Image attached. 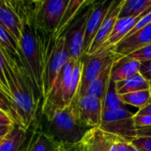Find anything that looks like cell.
<instances>
[{
    "instance_id": "1",
    "label": "cell",
    "mask_w": 151,
    "mask_h": 151,
    "mask_svg": "<svg viewBox=\"0 0 151 151\" xmlns=\"http://www.w3.org/2000/svg\"><path fill=\"white\" fill-rule=\"evenodd\" d=\"M40 1H9L21 23L19 47L21 61L42 98V76L53 35L42 27L36 19Z\"/></svg>"
},
{
    "instance_id": "2",
    "label": "cell",
    "mask_w": 151,
    "mask_h": 151,
    "mask_svg": "<svg viewBox=\"0 0 151 151\" xmlns=\"http://www.w3.org/2000/svg\"><path fill=\"white\" fill-rule=\"evenodd\" d=\"M0 48L4 57L6 78L16 123L27 130L36 119L39 101L42 98L19 57L1 46Z\"/></svg>"
},
{
    "instance_id": "3",
    "label": "cell",
    "mask_w": 151,
    "mask_h": 151,
    "mask_svg": "<svg viewBox=\"0 0 151 151\" xmlns=\"http://www.w3.org/2000/svg\"><path fill=\"white\" fill-rule=\"evenodd\" d=\"M89 129L91 128L86 127L80 119L75 97L69 105L56 111L48 120L47 134L67 150L71 147L78 148Z\"/></svg>"
},
{
    "instance_id": "4",
    "label": "cell",
    "mask_w": 151,
    "mask_h": 151,
    "mask_svg": "<svg viewBox=\"0 0 151 151\" xmlns=\"http://www.w3.org/2000/svg\"><path fill=\"white\" fill-rule=\"evenodd\" d=\"M134 115L126 106L103 112L99 128L106 134L131 143L138 134V128L134 121Z\"/></svg>"
},
{
    "instance_id": "5",
    "label": "cell",
    "mask_w": 151,
    "mask_h": 151,
    "mask_svg": "<svg viewBox=\"0 0 151 151\" xmlns=\"http://www.w3.org/2000/svg\"><path fill=\"white\" fill-rule=\"evenodd\" d=\"M77 60L70 59L60 70L51 89L42 103V112L47 120L50 119L56 111L68 105V91L72 73Z\"/></svg>"
},
{
    "instance_id": "6",
    "label": "cell",
    "mask_w": 151,
    "mask_h": 151,
    "mask_svg": "<svg viewBox=\"0 0 151 151\" xmlns=\"http://www.w3.org/2000/svg\"><path fill=\"white\" fill-rule=\"evenodd\" d=\"M94 4L95 1H88V3L81 10V12L79 13L63 35L65 40V48L70 59L79 60L84 54L83 48L86 28L89 15L94 8Z\"/></svg>"
},
{
    "instance_id": "7",
    "label": "cell",
    "mask_w": 151,
    "mask_h": 151,
    "mask_svg": "<svg viewBox=\"0 0 151 151\" xmlns=\"http://www.w3.org/2000/svg\"><path fill=\"white\" fill-rule=\"evenodd\" d=\"M117 56L115 55L113 49H106L104 50H99L95 54L88 55L83 54L81 58L82 69L81 84L78 93V97L84 96L88 86L93 81L111 64H112Z\"/></svg>"
},
{
    "instance_id": "8",
    "label": "cell",
    "mask_w": 151,
    "mask_h": 151,
    "mask_svg": "<svg viewBox=\"0 0 151 151\" xmlns=\"http://www.w3.org/2000/svg\"><path fill=\"white\" fill-rule=\"evenodd\" d=\"M70 60L64 35L53 40L42 76V100L45 99L62 67Z\"/></svg>"
},
{
    "instance_id": "9",
    "label": "cell",
    "mask_w": 151,
    "mask_h": 151,
    "mask_svg": "<svg viewBox=\"0 0 151 151\" xmlns=\"http://www.w3.org/2000/svg\"><path fill=\"white\" fill-rule=\"evenodd\" d=\"M70 0L40 1L36 19L38 24L54 35L58 29Z\"/></svg>"
},
{
    "instance_id": "10",
    "label": "cell",
    "mask_w": 151,
    "mask_h": 151,
    "mask_svg": "<svg viewBox=\"0 0 151 151\" xmlns=\"http://www.w3.org/2000/svg\"><path fill=\"white\" fill-rule=\"evenodd\" d=\"M77 98V109L81 122L88 128H99L103 117V102L94 96Z\"/></svg>"
},
{
    "instance_id": "11",
    "label": "cell",
    "mask_w": 151,
    "mask_h": 151,
    "mask_svg": "<svg viewBox=\"0 0 151 151\" xmlns=\"http://www.w3.org/2000/svg\"><path fill=\"white\" fill-rule=\"evenodd\" d=\"M124 2H125V0L111 2V4L107 12V15L104 18L95 39L93 40V42L86 54H88V55L95 54L103 46V44L107 41V39L111 35V34L116 25V22L119 17V13H120L121 8L124 4Z\"/></svg>"
},
{
    "instance_id": "12",
    "label": "cell",
    "mask_w": 151,
    "mask_h": 151,
    "mask_svg": "<svg viewBox=\"0 0 151 151\" xmlns=\"http://www.w3.org/2000/svg\"><path fill=\"white\" fill-rule=\"evenodd\" d=\"M151 43V23L136 31L130 36L125 37L112 49L116 56L125 57Z\"/></svg>"
},
{
    "instance_id": "13",
    "label": "cell",
    "mask_w": 151,
    "mask_h": 151,
    "mask_svg": "<svg viewBox=\"0 0 151 151\" xmlns=\"http://www.w3.org/2000/svg\"><path fill=\"white\" fill-rule=\"evenodd\" d=\"M112 1L105 0L102 2H95L94 8L92 12L89 15L87 28H86V35H85V41H84V54H86L95 39L104 18L107 15V12L110 9Z\"/></svg>"
},
{
    "instance_id": "14",
    "label": "cell",
    "mask_w": 151,
    "mask_h": 151,
    "mask_svg": "<svg viewBox=\"0 0 151 151\" xmlns=\"http://www.w3.org/2000/svg\"><path fill=\"white\" fill-rule=\"evenodd\" d=\"M114 138L100 128H91L85 134L78 149L79 151H109Z\"/></svg>"
},
{
    "instance_id": "15",
    "label": "cell",
    "mask_w": 151,
    "mask_h": 151,
    "mask_svg": "<svg viewBox=\"0 0 151 151\" xmlns=\"http://www.w3.org/2000/svg\"><path fill=\"white\" fill-rule=\"evenodd\" d=\"M141 62L129 57H118L115 58L111 71V80L115 82L125 81L140 73Z\"/></svg>"
},
{
    "instance_id": "16",
    "label": "cell",
    "mask_w": 151,
    "mask_h": 151,
    "mask_svg": "<svg viewBox=\"0 0 151 151\" xmlns=\"http://www.w3.org/2000/svg\"><path fill=\"white\" fill-rule=\"evenodd\" d=\"M0 25L19 43L21 36V23L9 1L0 0Z\"/></svg>"
},
{
    "instance_id": "17",
    "label": "cell",
    "mask_w": 151,
    "mask_h": 151,
    "mask_svg": "<svg viewBox=\"0 0 151 151\" xmlns=\"http://www.w3.org/2000/svg\"><path fill=\"white\" fill-rule=\"evenodd\" d=\"M88 3L86 0H70L69 4L65 9V12L63 15V18L60 21V24L53 35V38H58L62 36L73 21L76 19L84 6Z\"/></svg>"
},
{
    "instance_id": "18",
    "label": "cell",
    "mask_w": 151,
    "mask_h": 151,
    "mask_svg": "<svg viewBox=\"0 0 151 151\" xmlns=\"http://www.w3.org/2000/svg\"><path fill=\"white\" fill-rule=\"evenodd\" d=\"M27 131L20 125L14 123L9 134L0 141V151H19L26 141Z\"/></svg>"
},
{
    "instance_id": "19",
    "label": "cell",
    "mask_w": 151,
    "mask_h": 151,
    "mask_svg": "<svg viewBox=\"0 0 151 151\" xmlns=\"http://www.w3.org/2000/svg\"><path fill=\"white\" fill-rule=\"evenodd\" d=\"M35 134L30 141L27 151H68L48 134L39 132Z\"/></svg>"
},
{
    "instance_id": "20",
    "label": "cell",
    "mask_w": 151,
    "mask_h": 151,
    "mask_svg": "<svg viewBox=\"0 0 151 151\" xmlns=\"http://www.w3.org/2000/svg\"><path fill=\"white\" fill-rule=\"evenodd\" d=\"M112 64H111L109 66H107L96 78V80L91 82V84L88 86V88L86 91L87 96L96 97L103 102V100L105 96L106 91L108 89L110 81H111V71Z\"/></svg>"
},
{
    "instance_id": "21",
    "label": "cell",
    "mask_w": 151,
    "mask_h": 151,
    "mask_svg": "<svg viewBox=\"0 0 151 151\" xmlns=\"http://www.w3.org/2000/svg\"><path fill=\"white\" fill-rule=\"evenodd\" d=\"M117 91L119 96L133 92L151 89L150 82L148 81L140 73L119 82H116Z\"/></svg>"
},
{
    "instance_id": "22",
    "label": "cell",
    "mask_w": 151,
    "mask_h": 151,
    "mask_svg": "<svg viewBox=\"0 0 151 151\" xmlns=\"http://www.w3.org/2000/svg\"><path fill=\"white\" fill-rule=\"evenodd\" d=\"M151 7V0H125L119 18H135Z\"/></svg>"
},
{
    "instance_id": "23",
    "label": "cell",
    "mask_w": 151,
    "mask_h": 151,
    "mask_svg": "<svg viewBox=\"0 0 151 151\" xmlns=\"http://www.w3.org/2000/svg\"><path fill=\"white\" fill-rule=\"evenodd\" d=\"M120 99L125 105H131L141 110L151 102V89L121 95Z\"/></svg>"
},
{
    "instance_id": "24",
    "label": "cell",
    "mask_w": 151,
    "mask_h": 151,
    "mask_svg": "<svg viewBox=\"0 0 151 151\" xmlns=\"http://www.w3.org/2000/svg\"><path fill=\"white\" fill-rule=\"evenodd\" d=\"M125 106L126 105L122 103L120 99V96L118 94L116 82L111 80L105 96L103 100V112L117 110Z\"/></svg>"
},
{
    "instance_id": "25",
    "label": "cell",
    "mask_w": 151,
    "mask_h": 151,
    "mask_svg": "<svg viewBox=\"0 0 151 151\" xmlns=\"http://www.w3.org/2000/svg\"><path fill=\"white\" fill-rule=\"evenodd\" d=\"M81 69H82L81 60L79 59V60H77L75 62V65L73 66V73H72L70 87H69V91H68V105L78 96L79 88H80V84H81Z\"/></svg>"
},
{
    "instance_id": "26",
    "label": "cell",
    "mask_w": 151,
    "mask_h": 151,
    "mask_svg": "<svg viewBox=\"0 0 151 151\" xmlns=\"http://www.w3.org/2000/svg\"><path fill=\"white\" fill-rule=\"evenodd\" d=\"M131 144L139 151H151V127L138 128L137 137Z\"/></svg>"
},
{
    "instance_id": "27",
    "label": "cell",
    "mask_w": 151,
    "mask_h": 151,
    "mask_svg": "<svg viewBox=\"0 0 151 151\" xmlns=\"http://www.w3.org/2000/svg\"><path fill=\"white\" fill-rule=\"evenodd\" d=\"M0 46L6 50L7 51L15 54L21 59L20 50L19 43L14 40V38L0 25Z\"/></svg>"
},
{
    "instance_id": "28",
    "label": "cell",
    "mask_w": 151,
    "mask_h": 151,
    "mask_svg": "<svg viewBox=\"0 0 151 151\" xmlns=\"http://www.w3.org/2000/svg\"><path fill=\"white\" fill-rule=\"evenodd\" d=\"M0 111L4 112L5 114H7L14 121V123H16V118H15V114L13 111L11 99L2 90L1 88H0Z\"/></svg>"
},
{
    "instance_id": "29",
    "label": "cell",
    "mask_w": 151,
    "mask_h": 151,
    "mask_svg": "<svg viewBox=\"0 0 151 151\" xmlns=\"http://www.w3.org/2000/svg\"><path fill=\"white\" fill-rule=\"evenodd\" d=\"M6 75H7V70H6V66H5L4 57L3 51H2V50L0 48V88L10 97L9 86H8V81H7Z\"/></svg>"
},
{
    "instance_id": "30",
    "label": "cell",
    "mask_w": 151,
    "mask_h": 151,
    "mask_svg": "<svg viewBox=\"0 0 151 151\" xmlns=\"http://www.w3.org/2000/svg\"><path fill=\"white\" fill-rule=\"evenodd\" d=\"M129 57L142 62V61H147V60H151V43L133 52L132 54L128 55Z\"/></svg>"
},
{
    "instance_id": "31",
    "label": "cell",
    "mask_w": 151,
    "mask_h": 151,
    "mask_svg": "<svg viewBox=\"0 0 151 151\" xmlns=\"http://www.w3.org/2000/svg\"><path fill=\"white\" fill-rule=\"evenodd\" d=\"M134 121L137 128L151 127V116L148 114H140L134 113Z\"/></svg>"
},
{
    "instance_id": "32",
    "label": "cell",
    "mask_w": 151,
    "mask_h": 151,
    "mask_svg": "<svg viewBox=\"0 0 151 151\" xmlns=\"http://www.w3.org/2000/svg\"><path fill=\"white\" fill-rule=\"evenodd\" d=\"M140 73L151 83V60L141 62Z\"/></svg>"
},
{
    "instance_id": "33",
    "label": "cell",
    "mask_w": 151,
    "mask_h": 151,
    "mask_svg": "<svg viewBox=\"0 0 151 151\" xmlns=\"http://www.w3.org/2000/svg\"><path fill=\"white\" fill-rule=\"evenodd\" d=\"M14 121L4 112L0 111V126H12Z\"/></svg>"
},
{
    "instance_id": "34",
    "label": "cell",
    "mask_w": 151,
    "mask_h": 151,
    "mask_svg": "<svg viewBox=\"0 0 151 151\" xmlns=\"http://www.w3.org/2000/svg\"><path fill=\"white\" fill-rule=\"evenodd\" d=\"M13 125L12 126H0V140L4 139L9 134V132L12 130Z\"/></svg>"
},
{
    "instance_id": "35",
    "label": "cell",
    "mask_w": 151,
    "mask_h": 151,
    "mask_svg": "<svg viewBox=\"0 0 151 151\" xmlns=\"http://www.w3.org/2000/svg\"><path fill=\"white\" fill-rule=\"evenodd\" d=\"M129 142L118 139V151H128Z\"/></svg>"
},
{
    "instance_id": "36",
    "label": "cell",
    "mask_w": 151,
    "mask_h": 151,
    "mask_svg": "<svg viewBox=\"0 0 151 151\" xmlns=\"http://www.w3.org/2000/svg\"><path fill=\"white\" fill-rule=\"evenodd\" d=\"M137 113H140V114H148V115H150L151 116V102L147 106H145L144 108L139 110L137 111Z\"/></svg>"
},
{
    "instance_id": "37",
    "label": "cell",
    "mask_w": 151,
    "mask_h": 151,
    "mask_svg": "<svg viewBox=\"0 0 151 151\" xmlns=\"http://www.w3.org/2000/svg\"><path fill=\"white\" fill-rule=\"evenodd\" d=\"M118 139H119V138H117V137L115 136V138H114L112 143H111V146H110L109 151H118Z\"/></svg>"
},
{
    "instance_id": "38",
    "label": "cell",
    "mask_w": 151,
    "mask_h": 151,
    "mask_svg": "<svg viewBox=\"0 0 151 151\" xmlns=\"http://www.w3.org/2000/svg\"><path fill=\"white\" fill-rule=\"evenodd\" d=\"M128 151H139L137 149H135L131 143H129V147H128Z\"/></svg>"
},
{
    "instance_id": "39",
    "label": "cell",
    "mask_w": 151,
    "mask_h": 151,
    "mask_svg": "<svg viewBox=\"0 0 151 151\" xmlns=\"http://www.w3.org/2000/svg\"><path fill=\"white\" fill-rule=\"evenodd\" d=\"M150 85H151V83H150Z\"/></svg>"
},
{
    "instance_id": "40",
    "label": "cell",
    "mask_w": 151,
    "mask_h": 151,
    "mask_svg": "<svg viewBox=\"0 0 151 151\" xmlns=\"http://www.w3.org/2000/svg\"><path fill=\"white\" fill-rule=\"evenodd\" d=\"M0 141H1V140H0Z\"/></svg>"
}]
</instances>
